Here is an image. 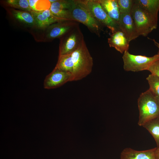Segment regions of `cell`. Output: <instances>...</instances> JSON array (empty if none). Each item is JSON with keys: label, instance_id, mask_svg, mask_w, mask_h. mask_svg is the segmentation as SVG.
Masks as SVG:
<instances>
[{"label": "cell", "instance_id": "6da1fadb", "mask_svg": "<svg viewBox=\"0 0 159 159\" xmlns=\"http://www.w3.org/2000/svg\"><path fill=\"white\" fill-rule=\"evenodd\" d=\"M59 64L63 69L72 74L71 81L81 80L90 74L93 66V59L85 41L74 52L61 55Z\"/></svg>", "mask_w": 159, "mask_h": 159}, {"label": "cell", "instance_id": "7a4b0ae2", "mask_svg": "<svg viewBox=\"0 0 159 159\" xmlns=\"http://www.w3.org/2000/svg\"><path fill=\"white\" fill-rule=\"evenodd\" d=\"M70 12L72 21L83 24L91 32L100 36L101 24L91 14L86 0H72Z\"/></svg>", "mask_w": 159, "mask_h": 159}, {"label": "cell", "instance_id": "3957f363", "mask_svg": "<svg viewBox=\"0 0 159 159\" xmlns=\"http://www.w3.org/2000/svg\"><path fill=\"white\" fill-rule=\"evenodd\" d=\"M138 104L139 126H143L149 121L159 117V105L155 96L149 89L140 95Z\"/></svg>", "mask_w": 159, "mask_h": 159}, {"label": "cell", "instance_id": "277c9868", "mask_svg": "<svg viewBox=\"0 0 159 159\" xmlns=\"http://www.w3.org/2000/svg\"><path fill=\"white\" fill-rule=\"evenodd\" d=\"M131 14L139 36L146 37L153 30L157 28L158 24L154 21L135 0H134Z\"/></svg>", "mask_w": 159, "mask_h": 159}, {"label": "cell", "instance_id": "5b68a950", "mask_svg": "<svg viewBox=\"0 0 159 159\" xmlns=\"http://www.w3.org/2000/svg\"><path fill=\"white\" fill-rule=\"evenodd\" d=\"M122 58L125 70L138 72L148 70L153 62L159 59V55L156 54L151 57L135 55L126 51L124 52Z\"/></svg>", "mask_w": 159, "mask_h": 159}, {"label": "cell", "instance_id": "8992f818", "mask_svg": "<svg viewBox=\"0 0 159 159\" xmlns=\"http://www.w3.org/2000/svg\"><path fill=\"white\" fill-rule=\"evenodd\" d=\"M59 48V55L70 53L77 49L84 41L79 25L63 36Z\"/></svg>", "mask_w": 159, "mask_h": 159}, {"label": "cell", "instance_id": "52a82bcc", "mask_svg": "<svg viewBox=\"0 0 159 159\" xmlns=\"http://www.w3.org/2000/svg\"><path fill=\"white\" fill-rule=\"evenodd\" d=\"M86 1L91 14L99 23L108 28L111 33L120 30L118 24L109 16L99 0H86Z\"/></svg>", "mask_w": 159, "mask_h": 159}, {"label": "cell", "instance_id": "ba28073f", "mask_svg": "<svg viewBox=\"0 0 159 159\" xmlns=\"http://www.w3.org/2000/svg\"><path fill=\"white\" fill-rule=\"evenodd\" d=\"M72 75L55 67L51 72L46 77L44 88L52 89L59 87L67 82H71Z\"/></svg>", "mask_w": 159, "mask_h": 159}, {"label": "cell", "instance_id": "9c48e42d", "mask_svg": "<svg viewBox=\"0 0 159 159\" xmlns=\"http://www.w3.org/2000/svg\"><path fill=\"white\" fill-rule=\"evenodd\" d=\"M118 24L129 42L139 36L131 13L120 14Z\"/></svg>", "mask_w": 159, "mask_h": 159}, {"label": "cell", "instance_id": "30bf717a", "mask_svg": "<svg viewBox=\"0 0 159 159\" xmlns=\"http://www.w3.org/2000/svg\"><path fill=\"white\" fill-rule=\"evenodd\" d=\"M79 25L77 22L71 20H67L54 23L50 26L47 37L50 39L62 37Z\"/></svg>", "mask_w": 159, "mask_h": 159}, {"label": "cell", "instance_id": "8fae6325", "mask_svg": "<svg viewBox=\"0 0 159 159\" xmlns=\"http://www.w3.org/2000/svg\"><path fill=\"white\" fill-rule=\"evenodd\" d=\"M72 0H57L51 4L49 9L55 16L66 20H71L70 9Z\"/></svg>", "mask_w": 159, "mask_h": 159}, {"label": "cell", "instance_id": "7c38bea8", "mask_svg": "<svg viewBox=\"0 0 159 159\" xmlns=\"http://www.w3.org/2000/svg\"><path fill=\"white\" fill-rule=\"evenodd\" d=\"M157 148L143 150H137L130 148H124L121 152L120 159H157Z\"/></svg>", "mask_w": 159, "mask_h": 159}, {"label": "cell", "instance_id": "4fadbf2b", "mask_svg": "<svg viewBox=\"0 0 159 159\" xmlns=\"http://www.w3.org/2000/svg\"><path fill=\"white\" fill-rule=\"evenodd\" d=\"M107 40L109 46L114 48L120 53L122 54L128 51L130 42L120 30L111 33Z\"/></svg>", "mask_w": 159, "mask_h": 159}, {"label": "cell", "instance_id": "5bb4252c", "mask_svg": "<svg viewBox=\"0 0 159 159\" xmlns=\"http://www.w3.org/2000/svg\"><path fill=\"white\" fill-rule=\"evenodd\" d=\"M31 13L34 19L35 24L40 28L47 27L62 21L61 19L54 16L50 11L47 12L45 15L42 14L41 11H32Z\"/></svg>", "mask_w": 159, "mask_h": 159}, {"label": "cell", "instance_id": "9a60e30c", "mask_svg": "<svg viewBox=\"0 0 159 159\" xmlns=\"http://www.w3.org/2000/svg\"><path fill=\"white\" fill-rule=\"evenodd\" d=\"M136 2L158 24L159 0H135Z\"/></svg>", "mask_w": 159, "mask_h": 159}, {"label": "cell", "instance_id": "2e32d148", "mask_svg": "<svg viewBox=\"0 0 159 159\" xmlns=\"http://www.w3.org/2000/svg\"><path fill=\"white\" fill-rule=\"evenodd\" d=\"M99 1L109 16L118 24L120 13L117 0H99Z\"/></svg>", "mask_w": 159, "mask_h": 159}, {"label": "cell", "instance_id": "e0dca14e", "mask_svg": "<svg viewBox=\"0 0 159 159\" xmlns=\"http://www.w3.org/2000/svg\"><path fill=\"white\" fill-rule=\"evenodd\" d=\"M142 127L152 135L156 142L157 148L159 149V117L149 121Z\"/></svg>", "mask_w": 159, "mask_h": 159}, {"label": "cell", "instance_id": "ac0fdd59", "mask_svg": "<svg viewBox=\"0 0 159 159\" xmlns=\"http://www.w3.org/2000/svg\"><path fill=\"white\" fill-rule=\"evenodd\" d=\"M11 13L16 19L22 23L29 25L35 24L33 17L29 12L13 9Z\"/></svg>", "mask_w": 159, "mask_h": 159}, {"label": "cell", "instance_id": "d6986e66", "mask_svg": "<svg viewBox=\"0 0 159 159\" xmlns=\"http://www.w3.org/2000/svg\"><path fill=\"white\" fill-rule=\"evenodd\" d=\"M149 85V90L155 96L159 97V77L150 74L146 78Z\"/></svg>", "mask_w": 159, "mask_h": 159}, {"label": "cell", "instance_id": "ffe728a7", "mask_svg": "<svg viewBox=\"0 0 159 159\" xmlns=\"http://www.w3.org/2000/svg\"><path fill=\"white\" fill-rule=\"evenodd\" d=\"M6 2L13 8L28 12L32 11L29 6L28 0H8Z\"/></svg>", "mask_w": 159, "mask_h": 159}, {"label": "cell", "instance_id": "44dd1931", "mask_svg": "<svg viewBox=\"0 0 159 159\" xmlns=\"http://www.w3.org/2000/svg\"><path fill=\"white\" fill-rule=\"evenodd\" d=\"M120 14L131 13L134 3L133 0H117Z\"/></svg>", "mask_w": 159, "mask_h": 159}, {"label": "cell", "instance_id": "7402d4cb", "mask_svg": "<svg viewBox=\"0 0 159 159\" xmlns=\"http://www.w3.org/2000/svg\"><path fill=\"white\" fill-rule=\"evenodd\" d=\"M148 70L150 71L151 74L159 77V59L153 62Z\"/></svg>", "mask_w": 159, "mask_h": 159}, {"label": "cell", "instance_id": "603a6c76", "mask_svg": "<svg viewBox=\"0 0 159 159\" xmlns=\"http://www.w3.org/2000/svg\"><path fill=\"white\" fill-rule=\"evenodd\" d=\"M152 40L153 41L154 44L155 45L157 46L158 49V55H159V43L156 42L155 39H152Z\"/></svg>", "mask_w": 159, "mask_h": 159}, {"label": "cell", "instance_id": "cb8c5ba5", "mask_svg": "<svg viewBox=\"0 0 159 159\" xmlns=\"http://www.w3.org/2000/svg\"><path fill=\"white\" fill-rule=\"evenodd\" d=\"M155 156L157 159H159V149L157 148L155 151Z\"/></svg>", "mask_w": 159, "mask_h": 159}, {"label": "cell", "instance_id": "d4e9b609", "mask_svg": "<svg viewBox=\"0 0 159 159\" xmlns=\"http://www.w3.org/2000/svg\"><path fill=\"white\" fill-rule=\"evenodd\" d=\"M156 99V100L158 104V105H159V97L157 96H155Z\"/></svg>", "mask_w": 159, "mask_h": 159}]
</instances>
